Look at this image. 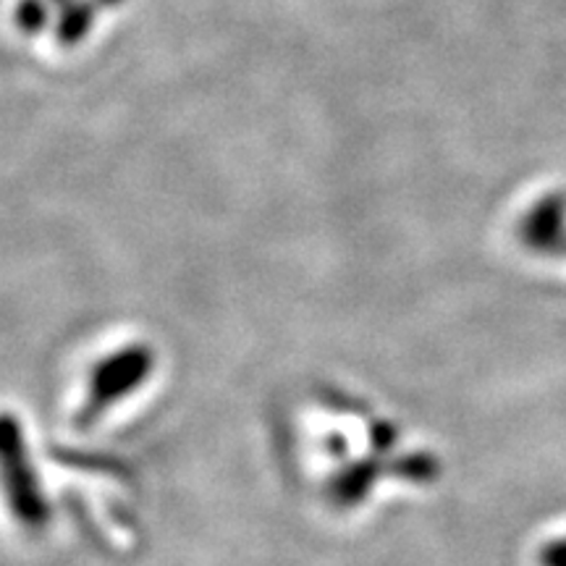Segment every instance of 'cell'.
I'll use <instances>...</instances> for the list:
<instances>
[{"instance_id":"1","label":"cell","mask_w":566,"mask_h":566,"mask_svg":"<svg viewBox=\"0 0 566 566\" xmlns=\"http://www.w3.org/2000/svg\"><path fill=\"white\" fill-rule=\"evenodd\" d=\"M522 242L530 250L554 252L566 242V202L562 195L543 197L522 221Z\"/></svg>"},{"instance_id":"4","label":"cell","mask_w":566,"mask_h":566,"mask_svg":"<svg viewBox=\"0 0 566 566\" xmlns=\"http://www.w3.org/2000/svg\"><path fill=\"white\" fill-rule=\"evenodd\" d=\"M541 564L543 566H566V537L548 543V546L543 548Z\"/></svg>"},{"instance_id":"6","label":"cell","mask_w":566,"mask_h":566,"mask_svg":"<svg viewBox=\"0 0 566 566\" xmlns=\"http://www.w3.org/2000/svg\"><path fill=\"white\" fill-rule=\"evenodd\" d=\"M48 3H51L53 9H59V11H61V9H66V6L71 3V0H48Z\"/></svg>"},{"instance_id":"5","label":"cell","mask_w":566,"mask_h":566,"mask_svg":"<svg viewBox=\"0 0 566 566\" xmlns=\"http://www.w3.org/2000/svg\"><path fill=\"white\" fill-rule=\"evenodd\" d=\"M97 6H105V9H116V6H122L124 0H95Z\"/></svg>"},{"instance_id":"2","label":"cell","mask_w":566,"mask_h":566,"mask_svg":"<svg viewBox=\"0 0 566 566\" xmlns=\"http://www.w3.org/2000/svg\"><path fill=\"white\" fill-rule=\"evenodd\" d=\"M97 3L95 0H71L66 9L59 11L55 19V40L63 48H76L87 40V34L95 27Z\"/></svg>"},{"instance_id":"3","label":"cell","mask_w":566,"mask_h":566,"mask_svg":"<svg viewBox=\"0 0 566 566\" xmlns=\"http://www.w3.org/2000/svg\"><path fill=\"white\" fill-rule=\"evenodd\" d=\"M13 21L24 34H40L53 21V6L48 0H19L13 9Z\"/></svg>"}]
</instances>
